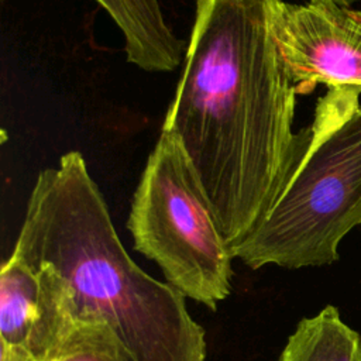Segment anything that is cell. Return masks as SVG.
<instances>
[{"label": "cell", "mask_w": 361, "mask_h": 361, "mask_svg": "<svg viewBox=\"0 0 361 361\" xmlns=\"http://www.w3.org/2000/svg\"><path fill=\"white\" fill-rule=\"evenodd\" d=\"M48 361H124V354L109 324L100 320H79Z\"/></svg>", "instance_id": "9"}, {"label": "cell", "mask_w": 361, "mask_h": 361, "mask_svg": "<svg viewBox=\"0 0 361 361\" xmlns=\"http://www.w3.org/2000/svg\"><path fill=\"white\" fill-rule=\"evenodd\" d=\"M134 248L166 282L210 310L231 293L234 259L183 147L161 131L127 221Z\"/></svg>", "instance_id": "4"}, {"label": "cell", "mask_w": 361, "mask_h": 361, "mask_svg": "<svg viewBox=\"0 0 361 361\" xmlns=\"http://www.w3.org/2000/svg\"><path fill=\"white\" fill-rule=\"evenodd\" d=\"M0 361H38L28 350L18 345H10L6 343H0Z\"/></svg>", "instance_id": "10"}, {"label": "cell", "mask_w": 361, "mask_h": 361, "mask_svg": "<svg viewBox=\"0 0 361 361\" xmlns=\"http://www.w3.org/2000/svg\"><path fill=\"white\" fill-rule=\"evenodd\" d=\"M275 31L298 93L316 85L361 89V10L336 0H278Z\"/></svg>", "instance_id": "5"}, {"label": "cell", "mask_w": 361, "mask_h": 361, "mask_svg": "<svg viewBox=\"0 0 361 361\" xmlns=\"http://www.w3.org/2000/svg\"><path fill=\"white\" fill-rule=\"evenodd\" d=\"M278 361H361V336L327 305L298 323Z\"/></svg>", "instance_id": "8"}, {"label": "cell", "mask_w": 361, "mask_h": 361, "mask_svg": "<svg viewBox=\"0 0 361 361\" xmlns=\"http://www.w3.org/2000/svg\"><path fill=\"white\" fill-rule=\"evenodd\" d=\"M73 290L49 262L10 255L0 271V343L48 361L78 324Z\"/></svg>", "instance_id": "6"}, {"label": "cell", "mask_w": 361, "mask_h": 361, "mask_svg": "<svg viewBox=\"0 0 361 361\" xmlns=\"http://www.w3.org/2000/svg\"><path fill=\"white\" fill-rule=\"evenodd\" d=\"M124 38L127 61L147 72L179 66L183 42L165 21L158 0H96Z\"/></svg>", "instance_id": "7"}, {"label": "cell", "mask_w": 361, "mask_h": 361, "mask_svg": "<svg viewBox=\"0 0 361 361\" xmlns=\"http://www.w3.org/2000/svg\"><path fill=\"white\" fill-rule=\"evenodd\" d=\"M361 89L330 87L317 100L309 148L289 185L233 257L251 269L330 265L361 224Z\"/></svg>", "instance_id": "3"}, {"label": "cell", "mask_w": 361, "mask_h": 361, "mask_svg": "<svg viewBox=\"0 0 361 361\" xmlns=\"http://www.w3.org/2000/svg\"><path fill=\"white\" fill-rule=\"evenodd\" d=\"M338 3H343V4H350V3H354V1H361V0H336Z\"/></svg>", "instance_id": "11"}, {"label": "cell", "mask_w": 361, "mask_h": 361, "mask_svg": "<svg viewBox=\"0 0 361 361\" xmlns=\"http://www.w3.org/2000/svg\"><path fill=\"white\" fill-rule=\"evenodd\" d=\"M11 254L52 264L72 286L78 319L109 324L124 361H206L204 329L178 289L128 255L79 151L38 173Z\"/></svg>", "instance_id": "2"}, {"label": "cell", "mask_w": 361, "mask_h": 361, "mask_svg": "<svg viewBox=\"0 0 361 361\" xmlns=\"http://www.w3.org/2000/svg\"><path fill=\"white\" fill-rule=\"evenodd\" d=\"M278 0H196L185 66L162 131L189 157L231 254L299 168L312 128L293 131L298 86L282 56Z\"/></svg>", "instance_id": "1"}]
</instances>
